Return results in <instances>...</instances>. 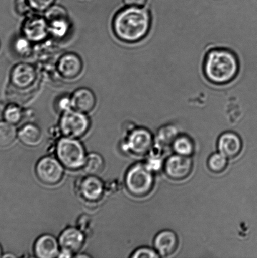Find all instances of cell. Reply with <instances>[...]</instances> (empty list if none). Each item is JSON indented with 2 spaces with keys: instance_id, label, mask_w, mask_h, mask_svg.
<instances>
[{
  "instance_id": "8992f818",
  "label": "cell",
  "mask_w": 257,
  "mask_h": 258,
  "mask_svg": "<svg viewBox=\"0 0 257 258\" xmlns=\"http://www.w3.org/2000/svg\"><path fill=\"white\" fill-rule=\"evenodd\" d=\"M90 121L87 114L70 110L62 113L60 118V132L64 137L78 139L89 131Z\"/></svg>"
},
{
  "instance_id": "f546056e",
  "label": "cell",
  "mask_w": 257,
  "mask_h": 258,
  "mask_svg": "<svg viewBox=\"0 0 257 258\" xmlns=\"http://www.w3.org/2000/svg\"><path fill=\"white\" fill-rule=\"evenodd\" d=\"M16 12L20 15H25L29 12L31 9L27 0H16L15 4Z\"/></svg>"
},
{
  "instance_id": "5b68a950",
  "label": "cell",
  "mask_w": 257,
  "mask_h": 258,
  "mask_svg": "<svg viewBox=\"0 0 257 258\" xmlns=\"http://www.w3.org/2000/svg\"><path fill=\"white\" fill-rule=\"evenodd\" d=\"M155 144L152 134L147 128H133L122 143V149L125 153L138 156L147 155Z\"/></svg>"
},
{
  "instance_id": "ffe728a7",
  "label": "cell",
  "mask_w": 257,
  "mask_h": 258,
  "mask_svg": "<svg viewBox=\"0 0 257 258\" xmlns=\"http://www.w3.org/2000/svg\"><path fill=\"white\" fill-rule=\"evenodd\" d=\"M173 149L176 154L184 156L191 157L195 153V144L190 136L180 135L172 144Z\"/></svg>"
},
{
  "instance_id": "30bf717a",
  "label": "cell",
  "mask_w": 257,
  "mask_h": 258,
  "mask_svg": "<svg viewBox=\"0 0 257 258\" xmlns=\"http://www.w3.org/2000/svg\"><path fill=\"white\" fill-rule=\"evenodd\" d=\"M22 32L30 42L42 41L49 33L46 19L39 15L28 17L23 23Z\"/></svg>"
},
{
  "instance_id": "44dd1931",
  "label": "cell",
  "mask_w": 257,
  "mask_h": 258,
  "mask_svg": "<svg viewBox=\"0 0 257 258\" xmlns=\"http://www.w3.org/2000/svg\"><path fill=\"white\" fill-rule=\"evenodd\" d=\"M105 168V161L100 154L93 153L88 154L85 158L83 170L88 175L97 176Z\"/></svg>"
},
{
  "instance_id": "cb8c5ba5",
  "label": "cell",
  "mask_w": 257,
  "mask_h": 258,
  "mask_svg": "<svg viewBox=\"0 0 257 258\" xmlns=\"http://www.w3.org/2000/svg\"><path fill=\"white\" fill-rule=\"evenodd\" d=\"M208 168L215 174H221L225 171L228 165V159L220 153H215L209 157Z\"/></svg>"
},
{
  "instance_id": "6da1fadb",
  "label": "cell",
  "mask_w": 257,
  "mask_h": 258,
  "mask_svg": "<svg viewBox=\"0 0 257 258\" xmlns=\"http://www.w3.org/2000/svg\"><path fill=\"white\" fill-rule=\"evenodd\" d=\"M152 15L147 8L127 7L121 10L113 20V27L118 39L134 43L145 39L152 27Z\"/></svg>"
},
{
  "instance_id": "1f68e13d",
  "label": "cell",
  "mask_w": 257,
  "mask_h": 258,
  "mask_svg": "<svg viewBox=\"0 0 257 258\" xmlns=\"http://www.w3.org/2000/svg\"><path fill=\"white\" fill-rule=\"evenodd\" d=\"M1 255H2V248H1V247H0V257H1Z\"/></svg>"
},
{
  "instance_id": "d6986e66",
  "label": "cell",
  "mask_w": 257,
  "mask_h": 258,
  "mask_svg": "<svg viewBox=\"0 0 257 258\" xmlns=\"http://www.w3.org/2000/svg\"><path fill=\"white\" fill-rule=\"evenodd\" d=\"M18 137L22 144L29 147L38 146L43 140L41 130L33 123H27L23 126L18 132Z\"/></svg>"
},
{
  "instance_id": "4dcf8cb0",
  "label": "cell",
  "mask_w": 257,
  "mask_h": 258,
  "mask_svg": "<svg viewBox=\"0 0 257 258\" xmlns=\"http://www.w3.org/2000/svg\"><path fill=\"white\" fill-rule=\"evenodd\" d=\"M128 7H144L148 0H123Z\"/></svg>"
},
{
  "instance_id": "9a60e30c",
  "label": "cell",
  "mask_w": 257,
  "mask_h": 258,
  "mask_svg": "<svg viewBox=\"0 0 257 258\" xmlns=\"http://www.w3.org/2000/svg\"><path fill=\"white\" fill-rule=\"evenodd\" d=\"M36 76L34 67L27 63H21L13 69L11 82L15 88L24 90L34 85Z\"/></svg>"
},
{
  "instance_id": "4fadbf2b",
  "label": "cell",
  "mask_w": 257,
  "mask_h": 258,
  "mask_svg": "<svg viewBox=\"0 0 257 258\" xmlns=\"http://www.w3.org/2000/svg\"><path fill=\"white\" fill-rule=\"evenodd\" d=\"M58 241L60 249L71 252L75 256L84 246L85 234L78 227H70L62 232Z\"/></svg>"
},
{
  "instance_id": "52a82bcc",
  "label": "cell",
  "mask_w": 257,
  "mask_h": 258,
  "mask_svg": "<svg viewBox=\"0 0 257 258\" xmlns=\"http://www.w3.org/2000/svg\"><path fill=\"white\" fill-rule=\"evenodd\" d=\"M35 174L41 183L54 186L64 178V167L57 158L45 156L38 161L35 166Z\"/></svg>"
},
{
  "instance_id": "9c48e42d",
  "label": "cell",
  "mask_w": 257,
  "mask_h": 258,
  "mask_svg": "<svg viewBox=\"0 0 257 258\" xmlns=\"http://www.w3.org/2000/svg\"><path fill=\"white\" fill-rule=\"evenodd\" d=\"M46 11L45 18L49 33L59 39L65 36L70 29V21L66 10L59 5H54Z\"/></svg>"
},
{
  "instance_id": "277c9868",
  "label": "cell",
  "mask_w": 257,
  "mask_h": 258,
  "mask_svg": "<svg viewBox=\"0 0 257 258\" xmlns=\"http://www.w3.org/2000/svg\"><path fill=\"white\" fill-rule=\"evenodd\" d=\"M55 153L64 168L70 170L82 168L87 156L83 144L77 139L67 137L57 142Z\"/></svg>"
},
{
  "instance_id": "e0dca14e",
  "label": "cell",
  "mask_w": 257,
  "mask_h": 258,
  "mask_svg": "<svg viewBox=\"0 0 257 258\" xmlns=\"http://www.w3.org/2000/svg\"><path fill=\"white\" fill-rule=\"evenodd\" d=\"M82 69L81 59L74 54H66L60 58L57 70L61 77L72 79L79 75Z\"/></svg>"
},
{
  "instance_id": "484cf974",
  "label": "cell",
  "mask_w": 257,
  "mask_h": 258,
  "mask_svg": "<svg viewBox=\"0 0 257 258\" xmlns=\"http://www.w3.org/2000/svg\"><path fill=\"white\" fill-rule=\"evenodd\" d=\"M55 0H27L31 9L37 12L46 11L49 9Z\"/></svg>"
},
{
  "instance_id": "ba28073f",
  "label": "cell",
  "mask_w": 257,
  "mask_h": 258,
  "mask_svg": "<svg viewBox=\"0 0 257 258\" xmlns=\"http://www.w3.org/2000/svg\"><path fill=\"white\" fill-rule=\"evenodd\" d=\"M191 158L177 154L168 157L163 165L166 175L176 181L187 179L192 173L193 169V161Z\"/></svg>"
},
{
  "instance_id": "5bb4252c",
  "label": "cell",
  "mask_w": 257,
  "mask_h": 258,
  "mask_svg": "<svg viewBox=\"0 0 257 258\" xmlns=\"http://www.w3.org/2000/svg\"><path fill=\"white\" fill-rule=\"evenodd\" d=\"M153 246L160 257H169L177 251L179 239L177 234L170 230H163L157 234Z\"/></svg>"
},
{
  "instance_id": "4316f807",
  "label": "cell",
  "mask_w": 257,
  "mask_h": 258,
  "mask_svg": "<svg viewBox=\"0 0 257 258\" xmlns=\"http://www.w3.org/2000/svg\"><path fill=\"white\" fill-rule=\"evenodd\" d=\"M155 249L149 248V247H140L133 252L131 257L132 258H157L159 257Z\"/></svg>"
},
{
  "instance_id": "7402d4cb",
  "label": "cell",
  "mask_w": 257,
  "mask_h": 258,
  "mask_svg": "<svg viewBox=\"0 0 257 258\" xmlns=\"http://www.w3.org/2000/svg\"><path fill=\"white\" fill-rule=\"evenodd\" d=\"M178 136V129L175 125L163 126L160 128L157 134V145L162 148L170 145V144L172 145L173 142Z\"/></svg>"
},
{
  "instance_id": "2e32d148",
  "label": "cell",
  "mask_w": 257,
  "mask_h": 258,
  "mask_svg": "<svg viewBox=\"0 0 257 258\" xmlns=\"http://www.w3.org/2000/svg\"><path fill=\"white\" fill-rule=\"evenodd\" d=\"M60 251L59 241L52 235H42L34 244V253L39 258L56 257L59 256Z\"/></svg>"
},
{
  "instance_id": "7a4b0ae2",
  "label": "cell",
  "mask_w": 257,
  "mask_h": 258,
  "mask_svg": "<svg viewBox=\"0 0 257 258\" xmlns=\"http://www.w3.org/2000/svg\"><path fill=\"white\" fill-rule=\"evenodd\" d=\"M203 70L209 82L216 85L228 84L240 73V62L232 50L215 48L206 54Z\"/></svg>"
},
{
  "instance_id": "7c38bea8",
  "label": "cell",
  "mask_w": 257,
  "mask_h": 258,
  "mask_svg": "<svg viewBox=\"0 0 257 258\" xmlns=\"http://www.w3.org/2000/svg\"><path fill=\"white\" fill-rule=\"evenodd\" d=\"M217 146L219 153L228 159H233L237 158L241 154L243 149V143L238 134L228 131L220 136Z\"/></svg>"
},
{
  "instance_id": "f1b7e54d",
  "label": "cell",
  "mask_w": 257,
  "mask_h": 258,
  "mask_svg": "<svg viewBox=\"0 0 257 258\" xmlns=\"http://www.w3.org/2000/svg\"><path fill=\"white\" fill-rule=\"evenodd\" d=\"M57 107L58 110L62 113L72 110L71 98L69 97L60 98L59 102H57Z\"/></svg>"
},
{
  "instance_id": "8fae6325",
  "label": "cell",
  "mask_w": 257,
  "mask_h": 258,
  "mask_svg": "<svg viewBox=\"0 0 257 258\" xmlns=\"http://www.w3.org/2000/svg\"><path fill=\"white\" fill-rule=\"evenodd\" d=\"M79 196L89 202L99 201L105 191V185L97 176L88 175L80 179L77 185Z\"/></svg>"
},
{
  "instance_id": "d4e9b609",
  "label": "cell",
  "mask_w": 257,
  "mask_h": 258,
  "mask_svg": "<svg viewBox=\"0 0 257 258\" xmlns=\"http://www.w3.org/2000/svg\"><path fill=\"white\" fill-rule=\"evenodd\" d=\"M4 117L6 122L15 125L21 122L24 113L19 106L11 104L5 108Z\"/></svg>"
},
{
  "instance_id": "3957f363",
  "label": "cell",
  "mask_w": 257,
  "mask_h": 258,
  "mask_svg": "<svg viewBox=\"0 0 257 258\" xmlns=\"http://www.w3.org/2000/svg\"><path fill=\"white\" fill-rule=\"evenodd\" d=\"M126 188L132 196L143 198L153 191L155 186L153 173L146 163H138L130 167L126 173Z\"/></svg>"
},
{
  "instance_id": "603a6c76",
  "label": "cell",
  "mask_w": 257,
  "mask_h": 258,
  "mask_svg": "<svg viewBox=\"0 0 257 258\" xmlns=\"http://www.w3.org/2000/svg\"><path fill=\"white\" fill-rule=\"evenodd\" d=\"M18 136L14 125L5 122H0V148H7L14 143Z\"/></svg>"
},
{
  "instance_id": "ac0fdd59",
  "label": "cell",
  "mask_w": 257,
  "mask_h": 258,
  "mask_svg": "<svg viewBox=\"0 0 257 258\" xmlns=\"http://www.w3.org/2000/svg\"><path fill=\"white\" fill-rule=\"evenodd\" d=\"M72 109L85 113L92 112L96 105L94 93L88 88H82L77 90L70 97Z\"/></svg>"
},
{
  "instance_id": "83f0119b",
  "label": "cell",
  "mask_w": 257,
  "mask_h": 258,
  "mask_svg": "<svg viewBox=\"0 0 257 258\" xmlns=\"http://www.w3.org/2000/svg\"><path fill=\"white\" fill-rule=\"evenodd\" d=\"M15 49L20 55H27L30 51V42L26 38H19L15 43Z\"/></svg>"
}]
</instances>
